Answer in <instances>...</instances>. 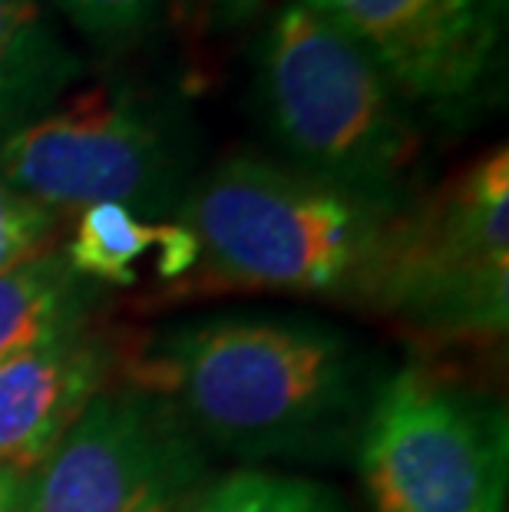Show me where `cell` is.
Wrapping results in <instances>:
<instances>
[{
  "label": "cell",
  "instance_id": "obj_10",
  "mask_svg": "<svg viewBox=\"0 0 509 512\" xmlns=\"http://www.w3.org/2000/svg\"><path fill=\"white\" fill-rule=\"evenodd\" d=\"M80 73L83 60L40 0H0V146L53 110Z\"/></svg>",
  "mask_w": 509,
  "mask_h": 512
},
{
  "label": "cell",
  "instance_id": "obj_5",
  "mask_svg": "<svg viewBox=\"0 0 509 512\" xmlns=\"http://www.w3.org/2000/svg\"><path fill=\"white\" fill-rule=\"evenodd\" d=\"M354 456L374 512H503L506 506V407L427 364L387 374Z\"/></svg>",
  "mask_w": 509,
  "mask_h": 512
},
{
  "label": "cell",
  "instance_id": "obj_3",
  "mask_svg": "<svg viewBox=\"0 0 509 512\" xmlns=\"http://www.w3.org/2000/svg\"><path fill=\"white\" fill-rule=\"evenodd\" d=\"M258 113L285 166L410 202L424 133L357 43L308 4L278 10L255 53Z\"/></svg>",
  "mask_w": 509,
  "mask_h": 512
},
{
  "label": "cell",
  "instance_id": "obj_7",
  "mask_svg": "<svg viewBox=\"0 0 509 512\" xmlns=\"http://www.w3.org/2000/svg\"><path fill=\"white\" fill-rule=\"evenodd\" d=\"M209 450L176 410L133 384L103 390L60 446L20 476L10 512H189Z\"/></svg>",
  "mask_w": 509,
  "mask_h": 512
},
{
  "label": "cell",
  "instance_id": "obj_14",
  "mask_svg": "<svg viewBox=\"0 0 509 512\" xmlns=\"http://www.w3.org/2000/svg\"><path fill=\"white\" fill-rule=\"evenodd\" d=\"M53 4L96 47L119 50L146 37L166 14L169 0H53Z\"/></svg>",
  "mask_w": 509,
  "mask_h": 512
},
{
  "label": "cell",
  "instance_id": "obj_8",
  "mask_svg": "<svg viewBox=\"0 0 509 512\" xmlns=\"http://www.w3.org/2000/svg\"><path fill=\"white\" fill-rule=\"evenodd\" d=\"M344 30L410 110L470 126L506 83V0H298Z\"/></svg>",
  "mask_w": 509,
  "mask_h": 512
},
{
  "label": "cell",
  "instance_id": "obj_9",
  "mask_svg": "<svg viewBox=\"0 0 509 512\" xmlns=\"http://www.w3.org/2000/svg\"><path fill=\"white\" fill-rule=\"evenodd\" d=\"M110 364V347L86 324L0 364V473L37 470L106 390Z\"/></svg>",
  "mask_w": 509,
  "mask_h": 512
},
{
  "label": "cell",
  "instance_id": "obj_15",
  "mask_svg": "<svg viewBox=\"0 0 509 512\" xmlns=\"http://www.w3.org/2000/svg\"><path fill=\"white\" fill-rule=\"evenodd\" d=\"M60 232V215L43 209L7 182H0V275L24 261L50 252V242Z\"/></svg>",
  "mask_w": 509,
  "mask_h": 512
},
{
  "label": "cell",
  "instance_id": "obj_11",
  "mask_svg": "<svg viewBox=\"0 0 509 512\" xmlns=\"http://www.w3.org/2000/svg\"><path fill=\"white\" fill-rule=\"evenodd\" d=\"M93 281L80 278L63 252H43L0 275V364L50 337L83 328Z\"/></svg>",
  "mask_w": 509,
  "mask_h": 512
},
{
  "label": "cell",
  "instance_id": "obj_13",
  "mask_svg": "<svg viewBox=\"0 0 509 512\" xmlns=\"http://www.w3.org/2000/svg\"><path fill=\"white\" fill-rule=\"evenodd\" d=\"M189 512H348L331 486L305 476L238 470L212 479Z\"/></svg>",
  "mask_w": 509,
  "mask_h": 512
},
{
  "label": "cell",
  "instance_id": "obj_16",
  "mask_svg": "<svg viewBox=\"0 0 509 512\" xmlns=\"http://www.w3.org/2000/svg\"><path fill=\"white\" fill-rule=\"evenodd\" d=\"M262 4L265 0H172L176 17L192 34H222V30L242 27Z\"/></svg>",
  "mask_w": 509,
  "mask_h": 512
},
{
  "label": "cell",
  "instance_id": "obj_1",
  "mask_svg": "<svg viewBox=\"0 0 509 512\" xmlns=\"http://www.w3.org/2000/svg\"><path fill=\"white\" fill-rule=\"evenodd\" d=\"M387 374L354 334L291 314L179 321L129 357V384L166 400L205 450L242 460L354 456Z\"/></svg>",
  "mask_w": 509,
  "mask_h": 512
},
{
  "label": "cell",
  "instance_id": "obj_2",
  "mask_svg": "<svg viewBox=\"0 0 509 512\" xmlns=\"http://www.w3.org/2000/svg\"><path fill=\"white\" fill-rule=\"evenodd\" d=\"M410 202L371 199L265 156H225L199 172L176 212L199 258L162 298L298 294L381 314Z\"/></svg>",
  "mask_w": 509,
  "mask_h": 512
},
{
  "label": "cell",
  "instance_id": "obj_6",
  "mask_svg": "<svg viewBox=\"0 0 509 512\" xmlns=\"http://www.w3.org/2000/svg\"><path fill=\"white\" fill-rule=\"evenodd\" d=\"M433 344H493L509 324V149L407 209L384 311Z\"/></svg>",
  "mask_w": 509,
  "mask_h": 512
},
{
  "label": "cell",
  "instance_id": "obj_17",
  "mask_svg": "<svg viewBox=\"0 0 509 512\" xmlns=\"http://www.w3.org/2000/svg\"><path fill=\"white\" fill-rule=\"evenodd\" d=\"M17 476L10 473H0V512H10L14 509V496H17Z\"/></svg>",
  "mask_w": 509,
  "mask_h": 512
},
{
  "label": "cell",
  "instance_id": "obj_4",
  "mask_svg": "<svg viewBox=\"0 0 509 512\" xmlns=\"http://www.w3.org/2000/svg\"><path fill=\"white\" fill-rule=\"evenodd\" d=\"M199 179V139L179 100L149 86H93L0 146V182L43 209L116 202L172 222Z\"/></svg>",
  "mask_w": 509,
  "mask_h": 512
},
{
  "label": "cell",
  "instance_id": "obj_12",
  "mask_svg": "<svg viewBox=\"0 0 509 512\" xmlns=\"http://www.w3.org/2000/svg\"><path fill=\"white\" fill-rule=\"evenodd\" d=\"M166 222H146L126 205L96 202L77 212L63 258L80 278L93 285H129L136 281V261L159 252Z\"/></svg>",
  "mask_w": 509,
  "mask_h": 512
}]
</instances>
